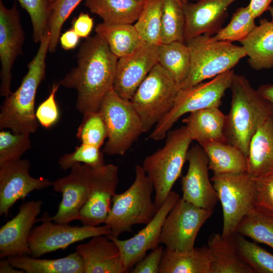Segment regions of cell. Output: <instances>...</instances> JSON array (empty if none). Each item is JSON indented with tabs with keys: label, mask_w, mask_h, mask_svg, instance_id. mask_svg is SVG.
Returning <instances> with one entry per match:
<instances>
[{
	"label": "cell",
	"mask_w": 273,
	"mask_h": 273,
	"mask_svg": "<svg viewBox=\"0 0 273 273\" xmlns=\"http://www.w3.org/2000/svg\"><path fill=\"white\" fill-rule=\"evenodd\" d=\"M77 56L76 67L58 83L76 90V108L83 116L99 111L104 97L113 87L118 58L97 34L87 38Z\"/></svg>",
	"instance_id": "1"
},
{
	"label": "cell",
	"mask_w": 273,
	"mask_h": 273,
	"mask_svg": "<svg viewBox=\"0 0 273 273\" xmlns=\"http://www.w3.org/2000/svg\"><path fill=\"white\" fill-rule=\"evenodd\" d=\"M39 48L28 65V70L14 92L5 98L0 111V129L8 128L15 133L30 134L38 127L35 111L37 88L44 78L46 58L49 51L50 33L47 31Z\"/></svg>",
	"instance_id": "2"
},
{
	"label": "cell",
	"mask_w": 273,
	"mask_h": 273,
	"mask_svg": "<svg viewBox=\"0 0 273 273\" xmlns=\"http://www.w3.org/2000/svg\"><path fill=\"white\" fill-rule=\"evenodd\" d=\"M230 88L231 107L225 115L226 141L247 157L252 139L272 114L265 100L244 75L235 74Z\"/></svg>",
	"instance_id": "3"
},
{
	"label": "cell",
	"mask_w": 273,
	"mask_h": 273,
	"mask_svg": "<svg viewBox=\"0 0 273 273\" xmlns=\"http://www.w3.org/2000/svg\"><path fill=\"white\" fill-rule=\"evenodd\" d=\"M153 184L142 165L135 167V178L124 192L115 193L105 222L110 231L107 236L117 238L131 232L134 225L147 224L157 210L152 199Z\"/></svg>",
	"instance_id": "4"
},
{
	"label": "cell",
	"mask_w": 273,
	"mask_h": 273,
	"mask_svg": "<svg viewBox=\"0 0 273 273\" xmlns=\"http://www.w3.org/2000/svg\"><path fill=\"white\" fill-rule=\"evenodd\" d=\"M164 146L144 160L142 167L151 180L158 210L180 176L193 141L185 126L168 131Z\"/></svg>",
	"instance_id": "5"
},
{
	"label": "cell",
	"mask_w": 273,
	"mask_h": 273,
	"mask_svg": "<svg viewBox=\"0 0 273 273\" xmlns=\"http://www.w3.org/2000/svg\"><path fill=\"white\" fill-rule=\"evenodd\" d=\"M210 36L204 34L185 42L190 53L191 65L188 76L180 85L181 89L232 70L246 56L242 46L229 41L213 40Z\"/></svg>",
	"instance_id": "6"
},
{
	"label": "cell",
	"mask_w": 273,
	"mask_h": 273,
	"mask_svg": "<svg viewBox=\"0 0 273 273\" xmlns=\"http://www.w3.org/2000/svg\"><path fill=\"white\" fill-rule=\"evenodd\" d=\"M180 90L166 70L159 63L156 64L130 100L144 132L157 125L171 111Z\"/></svg>",
	"instance_id": "7"
},
{
	"label": "cell",
	"mask_w": 273,
	"mask_h": 273,
	"mask_svg": "<svg viewBox=\"0 0 273 273\" xmlns=\"http://www.w3.org/2000/svg\"><path fill=\"white\" fill-rule=\"evenodd\" d=\"M99 111L107 132L102 152L109 155H124L144 132L131 101L121 98L112 87L104 97Z\"/></svg>",
	"instance_id": "8"
},
{
	"label": "cell",
	"mask_w": 273,
	"mask_h": 273,
	"mask_svg": "<svg viewBox=\"0 0 273 273\" xmlns=\"http://www.w3.org/2000/svg\"><path fill=\"white\" fill-rule=\"evenodd\" d=\"M234 71H225L206 82L181 89L171 111L157 125L149 139H164L173 124L184 115L209 107H219L225 92L230 88Z\"/></svg>",
	"instance_id": "9"
},
{
	"label": "cell",
	"mask_w": 273,
	"mask_h": 273,
	"mask_svg": "<svg viewBox=\"0 0 273 273\" xmlns=\"http://www.w3.org/2000/svg\"><path fill=\"white\" fill-rule=\"evenodd\" d=\"M211 180L222 209L221 235L229 237L236 234L241 220L255 205V181L247 172L213 174Z\"/></svg>",
	"instance_id": "10"
},
{
	"label": "cell",
	"mask_w": 273,
	"mask_h": 273,
	"mask_svg": "<svg viewBox=\"0 0 273 273\" xmlns=\"http://www.w3.org/2000/svg\"><path fill=\"white\" fill-rule=\"evenodd\" d=\"M213 212V210L199 207L179 198L164 220L160 243L173 250L193 248L200 229Z\"/></svg>",
	"instance_id": "11"
},
{
	"label": "cell",
	"mask_w": 273,
	"mask_h": 273,
	"mask_svg": "<svg viewBox=\"0 0 273 273\" xmlns=\"http://www.w3.org/2000/svg\"><path fill=\"white\" fill-rule=\"evenodd\" d=\"M32 228L28 242L30 255L38 258L45 254L64 249L71 244L98 235H109L110 231L103 226H71L68 223L52 222L46 218Z\"/></svg>",
	"instance_id": "12"
},
{
	"label": "cell",
	"mask_w": 273,
	"mask_h": 273,
	"mask_svg": "<svg viewBox=\"0 0 273 273\" xmlns=\"http://www.w3.org/2000/svg\"><path fill=\"white\" fill-rule=\"evenodd\" d=\"M118 168L108 164L92 168L87 200L80 210L78 220L84 225L105 223L118 184Z\"/></svg>",
	"instance_id": "13"
},
{
	"label": "cell",
	"mask_w": 273,
	"mask_h": 273,
	"mask_svg": "<svg viewBox=\"0 0 273 273\" xmlns=\"http://www.w3.org/2000/svg\"><path fill=\"white\" fill-rule=\"evenodd\" d=\"M179 198V194L172 191L152 219L132 237L126 240L110 238L118 246L127 272L146 256L148 251L159 246L164 220Z\"/></svg>",
	"instance_id": "14"
},
{
	"label": "cell",
	"mask_w": 273,
	"mask_h": 273,
	"mask_svg": "<svg viewBox=\"0 0 273 273\" xmlns=\"http://www.w3.org/2000/svg\"><path fill=\"white\" fill-rule=\"evenodd\" d=\"M30 166L28 160L21 158L0 165L1 216H7L13 205L31 192L52 186L47 178L31 176Z\"/></svg>",
	"instance_id": "15"
},
{
	"label": "cell",
	"mask_w": 273,
	"mask_h": 273,
	"mask_svg": "<svg viewBox=\"0 0 273 273\" xmlns=\"http://www.w3.org/2000/svg\"><path fill=\"white\" fill-rule=\"evenodd\" d=\"M187 172L181 179L182 198L199 207L213 210L219 201L208 174V157L202 148L195 145L189 149Z\"/></svg>",
	"instance_id": "16"
},
{
	"label": "cell",
	"mask_w": 273,
	"mask_h": 273,
	"mask_svg": "<svg viewBox=\"0 0 273 273\" xmlns=\"http://www.w3.org/2000/svg\"><path fill=\"white\" fill-rule=\"evenodd\" d=\"M158 46L144 42L130 54L118 58L113 88L130 101L138 87L158 63Z\"/></svg>",
	"instance_id": "17"
},
{
	"label": "cell",
	"mask_w": 273,
	"mask_h": 273,
	"mask_svg": "<svg viewBox=\"0 0 273 273\" xmlns=\"http://www.w3.org/2000/svg\"><path fill=\"white\" fill-rule=\"evenodd\" d=\"M24 34L16 4L9 9L0 0V73L1 96L12 92L11 70L17 58L22 53Z\"/></svg>",
	"instance_id": "18"
},
{
	"label": "cell",
	"mask_w": 273,
	"mask_h": 273,
	"mask_svg": "<svg viewBox=\"0 0 273 273\" xmlns=\"http://www.w3.org/2000/svg\"><path fill=\"white\" fill-rule=\"evenodd\" d=\"M91 168L84 164H76L69 174L53 182L54 191L62 194V200L56 214L47 219L62 223L78 219L88 195Z\"/></svg>",
	"instance_id": "19"
},
{
	"label": "cell",
	"mask_w": 273,
	"mask_h": 273,
	"mask_svg": "<svg viewBox=\"0 0 273 273\" xmlns=\"http://www.w3.org/2000/svg\"><path fill=\"white\" fill-rule=\"evenodd\" d=\"M42 202L31 200L22 204L18 213L0 229L1 258L30 255L28 239L39 214Z\"/></svg>",
	"instance_id": "20"
},
{
	"label": "cell",
	"mask_w": 273,
	"mask_h": 273,
	"mask_svg": "<svg viewBox=\"0 0 273 273\" xmlns=\"http://www.w3.org/2000/svg\"><path fill=\"white\" fill-rule=\"evenodd\" d=\"M237 0H199L184 3L186 22L184 41L198 35H213L221 29L228 16L227 9Z\"/></svg>",
	"instance_id": "21"
},
{
	"label": "cell",
	"mask_w": 273,
	"mask_h": 273,
	"mask_svg": "<svg viewBox=\"0 0 273 273\" xmlns=\"http://www.w3.org/2000/svg\"><path fill=\"white\" fill-rule=\"evenodd\" d=\"M75 252L82 260L84 273L127 272L118 246L107 235L92 237L77 245Z\"/></svg>",
	"instance_id": "22"
},
{
	"label": "cell",
	"mask_w": 273,
	"mask_h": 273,
	"mask_svg": "<svg viewBox=\"0 0 273 273\" xmlns=\"http://www.w3.org/2000/svg\"><path fill=\"white\" fill-rule=\"evenodd\" d=\"M193 141L226 143L225 115L219 107H209L189 113L183 120Z\"/></svg>",
	"instance_id": "23"
},
{
	"label": "cell",
	"mask_w": 273,
	"mask_h": 273,
	"mask_svg": "<svg viewBox=\"0 0 273 273\" xmlns=\"http://www.w3.org/2000/svg\"><path fill=\"white\" fill-rule=\"evenodd\" d=\"M247 173L253 177L273 175V116L260 126L250 144Z\"/></svg>",
	"instance_id": "24"
},
{
	"label": "cell",
	"mask_w": 273,
	"mask_h": 273,
	"mask_svg": "<svg viewBox=\"0 0 273 273\" xmlns=\"http://www.w3.org/2000/svg\"><path fill=\"white\" fill-rule=\"evenodd\" d=\"M248 57L250 67L256 70L273 67V23L261 19L259 25L239 41Z\"/></svg>",
	"instance_id": "25"
},
{
	"label": "cell",
	"mask_w": 273,
	"mask_h": 273,
	"mask_svg": "<svg viewBox=\"0 0 273 273\" xmlns=\"http://www.w3.org/2000/svg\"><path fill=\"white\" fill-rule=\"evenodd\" d=\"M235 235L223 237L214 233L210 236L207 246L211 259L210 273H255L240 255Z\"/></svg>",
	"instance_id": "26"
},
{
	"label": "cell",
	"mask_w": 273,
	"mask_h": 273,
	"mask_svg": "<svg viewBox=\"0 0 273 273\" xmlns=\"http://www.w3.org/2000/svg\"><path fill=\"white\" fill-rule=\"evenodd\" d=\"M211 264L207 246L185 251L165 248L159 273H210Z\"/></svg>",
	"instance_id": "27"
},
{
	"label": "cell",
	"mask_w": 273,
	"mask_h": 273,
	"mask_svg": "<svg viewBox=\"0 0 273 273\" xmlns=\"http://www.w3.org/2000/svg\"><path fill=\"white\" fill-rule=\"evenodd\" d=\"M199 145L208 157L209 168L213 174L247 172V157L235 146L214 141Z\"/></svg>",
	"instance_id": "28"
},
{
	"label": "cell",
	"mask_w": 273,
	"mask_h": 273,
	"mask_svg": "<svg viewBox=\"0 0 273 273\" xmlns=\"http://www.w3.org/2000/svg\"><path fill=\"white\" fill-rule=\"evenodd\" d=\"M7 258L14 267L27 273H84L82 260L75 251L53 259H37L28 255Z\"/></svg>",
	"instance_id": "29"
},
{
	"label": "cell",
	"mask_w": 273,
	"mask_h": 273,
	"mask_svg": "<svg viewBox=\"0 0 273 273\" xmlns=\"http://www.w3.org/2000/svg\"><path fill=\"white\" fill-rule=\"evenodd\" d=\"M145 1L138 0H85L92 13L108 24H131L138 19Z\"/></svg>",
	"instance_id": "30"
},
{
	"label": "cell",
	"mask_w": 273,
	"mask_h": 273,
	"mask_svg": "<svg viewBox=\"0 0 273 273\" xmlns=\"http://www.w3.org/2000/svg\"><path fill=\"white\" fill-rule=\"evenodd\" d=\"M95 31L118 58L130 54L145 42L134 25L131 24L103 22L97 25Z\"/></svg>",
	"instance_id": "31"
},
{
	"label": "cell",
	"mask_w": 273,
	"mask_h": 273,
	"mask_svg": "<svg viewBox=\"0 0 273 273\" xmlns=\"http://www.w3.org/2000/svg\"><path fill=\"white\" fill-rule=\"evenodd\" d=\"M158 63L180 86L190 69L191 55L187 45L180 41L162 43L158 46Z\"/></svg>",
	"instance_id": "32"
},
{
	"label": "cell",
	"mask_w": 273,
	"mask_h": 273,
	"mask_svg": "<svg viewBox=\"0 0 273 273\" xmlns=\"http://www.w3.org/2000/svg\"><path fill=\"white\" fill-rule=\"evenodd\" d=\"M236 234L273 249V214L254 206L241 220Z\"/></svg>",
	"instance_id": "33"
},
{
	"label": "cell",
	"mask_w": 273,
	"mask_h": 273,
	"mask_svg": "<svg viewBox=\"0 0 273 273\" xmlns=\"http://www.w3.org/2000/svg\"><path fill=\"white\" fill-rule=\"evenodd\" d=\"M184 3L182 0H164L161 16V43L175 41L185 42Z\"/></svg>",
	"instance_id": "34"
},
{
	"label": "cell",
	"mask_w": 273,
	"mask_h": 273,
	"mask_svg": "<svg viewBox=\"0 0 273 273\" xmlns=\"http://www.w3.org/2000/svg\"><path fill=\"white\" fill-rule=\"evenodd\" d=\"M164 0H145L134 26L142 39L150 44H161V16Z\"/></svg>",
	"instance_id": "35"
},
{
	"label": "cell",
	"mask_w": 273,
	"mask_h": 273,
	"mask_svg": "<svg viewBox=\"0 0 273 273\" xmlns=\"http://www.w3.org/2000/svg\"><path fill=\"white\" fill-rule=\"evenodd\" d=\"M255 19L248 6L238 8L233 13L229 23L214 35H211V39L231 42L240 41L256 27Z\"/></svg>",
	"instance_id": "36"
},
{
	"label": "cell",
	"mask_w": 273,
	"mask_h": 273,
	"mask_svg": "<svg viewBox=\"0 0 273 273\" xmlns=\"http://www.w3.org/2000/svg\"><path fill=\"white\" fill-rule=\"evenodd\" d=\"M235 239L240 255L255 273H273V254L239 234Z\"/></svg>",
	"instance_id": "37"
},
{
	"label": "cell",
	"mask_w": 273,
	"mask_h": 273,
	"mask_svg": "<svg viewBox=\"0 0 273 273\" xmlns=\"http://www.w3.org/2000/svg\"><path fill=\"white\" fill-rule=\"evenodd\" d=\"M82 1L55 0L52 4L48 20L50 52L56 51L64 23Z\"/></svg>",
	"instance_id": "38"
},
{
	"label": "cell",
	"mask_w": 273,
	"mask_h": 273,
	"mask_svg": "<svg viewBox=\"0 0 273 273\" xmlns=\"http://www.w3.org/2000/svg\"><path fill=\"white\" fill-rule=\"evenodd\" d=\"M77 128L76 138L81 143L101 148L107 139L106 126L100 111L83 115Z\"/></svg>",
	"instance_id": "39"
},
{
	"label": "cell",
	"mask_w": 273,
	"mask_h": 273,
	"mask_svg": "<svg viewBox=\"0 0 273 273\" xmlns=\"http://www.w3.org/2000/svg\"><path fill=\"white\" fill-rule=\"evenodd\" d=\"M31 147L29 134L2 129L0 131V165L20 159Z\"/></svg>",
	"instance_id": "40"
},
{
	"label": "cell",
	"mask_w": 273,
	"mask_h": 273,
	"mask_svg": "<svg viewBox=\"0 0 273 273\" xmlns=\"http://www.w3.org/2000/svg\"><path fill=\"white\" fill-rule=\"evenodd\" d=\"M28 13L33 27V39L40 42L48 30L51 0H17Z\"/></svg>",
	"instance_id": "41"
},
{
	"label": "cell",
	"mask_w": 273,
	"mask_h": 273,
	"mask_svg": "<svg viewBox=\"0 0 273 273\" xmlns=\"http://www.w3.org/2000/svg\"><path fill=\"white\" fill-rule=\"evenodd\" d=\"M78 163L84 164L93 168L105 164L100 148L83 143L76 147L72 152L61 156L58 160L60 167L64 170L70 169Z\"/></svg>",
	"instance_id": "42"
},
{
	"label": "cell",
	"mask_w": 273,
	"mask_h": 273,
	"mask_svg": "<svg viewBox=\"0 0 273 273\" xmlns=\"http://www.w3.org/2000/svg\"><path fill=\"white\" fill-rule=\"evenodd\" d=\"M60 86L54 84L48 98L43 101L35 111L36 119L39 124L49 129L59 120L60 112L56 101V93Z\"/></svg>",
	"instance_id": "43"
},
{
	"label": "cell",
	"mask_w": 273,
	"mask_h": 273,
	"mask_svg": "<svg viewBox=\"0 0 273 273\" xmlns=\"http://www.w3.org/2000/svg\"><path fill=\"white\" fill-rule=\"evenodd\" d=\"M253 178L256 185L255 206L273 214V175Z\"/></svg>",
	"instance_id": "44"
},
{
	"label": "cell",
	"mask_w": 273,
	"mask_h": 273,
	"mask_svg": "<svg viewBox=\"0 0 273 273\" xmlns=\"http://www.w3.org/2000/svg\"><path fill=\"white\" fill-rule=\"evenodd\" d=\"M163 246H158L139 261L131 269L132 273H159L164 251Z\"/></svg>",
	"instance_id": "45"
},
{
	"label": "cell",
	"mask_w": 273,
	"mask_h": 273,
	"mask_svg": "<svg viewBox=\"0 0 273 273\" xmlns=\"http://www.w3.org/2000/svg\"><path fill=\"white\" fill-rule=\"evenodd\" d=\"M93 27V20L86 13H81L74 19L72 29L80 38H87Z\"/></svg>",
	"instance_id": "46"
},
{
	"label": "cell",
	"mask_w": 273,
	"mask_h": 273,
	"mask_svg": "<svg viewBox=\"0 0 273 273\" xmlns=\"http://www.w3.org/2000/svg\"><path fill=\"white\" fill-rule=\"evenodd\" d=\"M79 36L72 28L64 32L60 37L62 48L65 50L74 49L77 44Z\"/></svg>",
	"instance_id": "47"
},
{
	"label": "cell",
	"mask_w": 273,
	"mask_h": 273,
	"mask_svg": "<svg viewBox=\"0 0 273 273\" xmlns=\"http://www.w3.org/2000/svg\"><path fill=\"white\" fill-rule=\"evenodd\" d=\"M272 0H250L248 5L249 9L256 19L268 10Z\"/></svg>",
	"instance_id": "48"
},
{
	"label": "cell",
	"mask_w": 273,
	"mask_h": 273,
	"mask_svg": "<svg viewBox=\"0 0 273 273\" xmlns=\"http://www.w3.org/2000/svg\"><path fill=\"white\" fill-rule=\"evenodd\" d=\"M256 90L267 104L273 116V84H262Z\"/></svg>",
	"instance_id": "49"
},
{
	"label": "cell",
	"mask_w": 273,
	"mask_h": 273,
	"mask_svg": "<svg viewBox=\"0 0 273 273\" xmlns=\"http://www.w3.org/2000/svg\"><path fill=\"white\" fill-rule=\"evenodd\" d=\"M1 273H23L24 271L14 267L9 262L8 258H2L0 260Z\"/></svg>",
	"instance_id": "50"
},
{
	"label": "cell",
	"mask_w": 273,
	"mask_h": 273,
	"mask_svg": "<svg viewBox=\"0 0 273 273\" xmlns=\"http://www.w3.org/2000/svg\"><path fill=\"white\" fill-rule=\"evenodd\" d=\"M268 10L269 11L270 16L271 17V22L273 23V6H270Z\"/></svg>",
	"instance_id": "51"
},
{
	"label": "cell",
	"mask_w": 273,
	"mask_h": 273,
	"mask_svg": "<svg viewBox=\"0 0 273 273\" xmlns=\"http://www.w3.org/2000/svg\"><path fill=\"white\" fill-rule=\"evenodd\" d=\"M183 1L186 2H190V1H199V0H182Z\"/></svg>",
	"instance_id": "52"
},
{
	"label": "cell",
	"mask_w": 273,
	"mask_h": 273,
	"mask_svg": "<svg viewBox=\"0 0 273 273\" xmlns=\"http://www.w3.org/2000/svg\"><path fill=\"white\" fill-rule=\"evenodd\" d=\"M55 0H51L52 4L55 1Z\"/></svg>",
	"instance_id": "53"
},
{
	"label": "cell",
	"mask_w": 273,
	"mask_h": 273,
	"mask_svg": "<svg viewBox=\"0 0 273 273\" xmlns=\"http://www.w3.org/2000/svg\"><path fill=\"white\" fill-rule=\"evenodd\" d=\"M138 1H145V0H138Z\"/></svg>",
	"instance_id": "54"
}]
</instances>
